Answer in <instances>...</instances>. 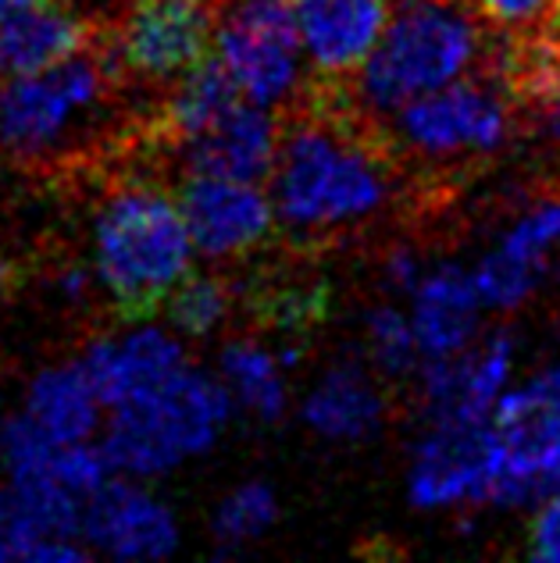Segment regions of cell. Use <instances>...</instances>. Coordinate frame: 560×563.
<instances>
[{"label": "cell", "instance_id": "26", "mask_svg": "<svg viewBox=\"0 0 560 563\" xmlns=\"http://www.w3.org/2000/svg\"><path fill=\"white\" fill-rule=\"evenodd\" d=\"M550 268H539V264H528L504 254L499 246H493L475 268H471V282H475V292L485 310H496V314H510L521 303H528L542 286Z\"/></svg>", "mask_w": 560, "mask_h": 563}, {"label": "cell", "instance_id": "20", "mask_svg": "<svg viewBox=\"0 0 560 563\" xmlns=\"http://www.w3.org/2000/svg\"><path fill=\"white\" fill-rule=\"evenodd\" d=\"M22 413L54 442L100 439V428L108 421V407L83 357L40 367L25 385Z\"/></svg>", "mask_w": 560, "mask_h": 563}, {"label": "cell", "instance_id": "33", "mask_svg": "<svg viewBox=\"0 0 560 563\" xmlns=\"http://www.w3.org/2000/svg\"><path fill=\"white\" fill-rule=\"evenodd\" d=\"M425 268H429V261H425L415 246H393L386 254V261H382V282H386L389 292L410 296L421 282Z\"/></svg>", "mask_w": 560, "mask_h": 563}, {"label": "cell", "instance_id": "15", "mask_svg": "<svg viewBox=\"0 0 560 563\" xmlns=\"http://www.w3.org/2000/svg\"><path fill=\"white\" fill-rule=\"evenodd\" d=\"M307 68L326 82L353 79L393 19V0H293Z\"/></svg>", "mask_w": 560, "mask_h": 563}, {"label": "cell", "instance_id": "19", "mask_svg": "<svg viewBox=\"0 0 560 563\" xmlns=\"http://www.w3.org/2000/svg\"><path fill=\"white\" fill-rule=\"evenodd\" d=\"M304 424L329 442H364L386 421V396L372 361L343 357L321 372L300 407Z\"/></svg>", "mask_w": 560, "mask_h": 563}, {"label": "cell", "instance_id": "37", "mask_svg": "<svg viewBox=\"0 0 560 563\" xmlns=\"http://www.w3.org/2000/svg\"><path fill=\"white\" fill-rule=\"evenodd\" d=\"M8 514V488H4V482H0V517Z\"/></svg>", "mask_w": 560, "mask_h": 563}, {"label": "cell", "instance_id": "7", "mask_svg": "<svg viewBox=\"0 0 560 563\" xmlns=\"http://www.w3.org/2000/svg\"><path fill=\"white\" fill-rule=\"evenodd\" d=\"M499 482L493 507H539L560 493V361L499 396L493 410Z\"/></svg>", "mask_w": 560, "mask_h": 563}, {"label": "cell", "instance_id": "1", "mask_svg": "<svg viewBox=\"0 0 560 563\" xmlns=\"http://www.w3.org/2000/svg\"><path fill=\"white\" fill-rule=\"evenodd\" d=\"M268 183L278 225L300 240L367 225L396 197L389 146L329 108H304L283 129Z\"/></svg>", "mask_w": 560, "mask_h": 563}, {"label": "cell", "instance_id": "38", "mask_svg": "<svg viewBox=\"0 0 560 563\" xmlns=\"http://www.w3.org/2000/svg\"><path fill=\"white\" fill-rule=\"evenodd\" d=\"M396 4H407V0H396Z\"/></svg>", "mask_w": 560, "mask_h": 563}, {"label": "cell", "instance_id": "14", "mask_svg": "<svg viewBox=\"0 0 560 563\" xmlns=\"http://www.w3.org/2000/svg\"><path fill=\"white\" fill-rule=\"evenodd\" d=\"M79 357L108 410L157 393L189 364L183 339L151 321H129L125 332L97 335Z\"/></svg>", "mask_w": 560, "mask_h": 563}, {"label": "cell", "instance_id": "32", "mask_svg": "<svg viewBox=\"0 0 560 563\" xmlns=\"http://www.w3.org/2000/svg\"><path fill=\"white\" fill-rule=\"evenodd\" d=\"M51 289H54L57 300L68 303V307L90 303L94 296L100 292L94 264L90 261H68V264H62V268L51 275Z\"/></svg>", "mask_w": 560, "mask_h": 563}, {"label": "cell", "instance_id": "23", "mask_svg": "<svg viewBox=\"0 0 560 563\" xmlns=\"http://www.w3.org/2000/svg\"><path fill=\"white\" fill-rule=\"evenodd\" d=\"M278 521V496L268 482H243L215 507L211 542L218 553H240L264 539V531Z\"/></svg>", "mask_w": 560, "mask_h": 563}, {"label": "cell", "instance_id": "29", "mask_svg": "<svg viewBox=\"0 0 560 563\" xmlns=\"http://www.w3.org/2000/svg\"><path fill=\"white\" fill-rule=\"evenodd\" d=\"M521 86L539 125V136L560 154V57H553V62H536L521 76Z\"/></svg>", "mask_w": 560, "mask_h": 563}, {"label": "cell", "instance_id": "3", "mask_svg": "<svg viewBox=\"0 0 560 563\" xmlns=\"http://www.w3.org/2000/svg\"><path fill=\"white\" fill-rule=\"evenodd\" d=\"M479 11L471 0H407L386 33L353 71L350 103L364 122H386L415 97L471 76L485 54Z\"/></svg>", "mask_w": 560, "mask_h": 563}, {"label": "cell", "instance_id": "25", "mask_svg": "<svg viewBox=\"0 0 560 563\" xmlns=\"http://www.w3.org/2000/svg\"><path fill=\"white\" fill-rule=\"evenodd\" d=\"M367 335V361L382 378H415L421 367V350L410 310H400L396 303H378L364 321Z\"/></svg>", "mask_w": 560, "mask_h": 563}, {"label": "cell", "instance_id": "13", "mask_svg": "<svg viewBox=\"0 0 560 563\" xmlns=\"http://www.w3.org/2000/svg\"><path fill=\"white\" fill-rule=\"evenodd\" d=\"M514 372V335L496 329L479 335L468 350L453 357L421 361L418 399L425 424L436 421H490L499 396L510 389Z\"/></svg>", "mask_w": 560, "mask_h": 563}, {"label": "cell", "instance_id": "34", "mask_svg": "<svg viewBox=\"0 0 560 563\" xmlns=\"http://www.w3.org/2000/svg\"><path fill=\"white\" fill-rule=\"evenodd\" d=\"M76 4L90 14V19H108V22H118L122 14L132 8V4H140V0H76Z\"/></svg>", "mask_w": 560, "mask_h": 563}, {"label": "cell", "instance_id": "9", "mask_svg": "<svg viewBox=\"0 0 560 563\" xmlns=\"http://www.w3.org/2000/svg\"><path fill=\"white\" fill-rule=\"evenodd\" d=\"M226 0H140L114 22L108 47L129 79L172 86L215 51Z\"/></svg>", "mask_w": 560, "mask_h": 563}, {"label": "cell", "instance_id": "11", "mask_svg": "<svg viewBox=\"0 0 560 563\" xmlns=\"http://www.w3.org/2000/svg\"><path fill=\"white\" fill-rule=\"evenodd\" d=\"M175 200L183 207L194 250L204 261L254 254L278 229L272 192L261 183L183 172Z\"/></svg>", "mask_w": 560, "mask_h": 563}, {"label": "cell", "instance_id": "21", "mask_svg": "<svg viewBox=\"0 0 560 563\" xmlns=\"http://www.w3.org/2000/svg\"><path fill=\"white\" fill-rule=\"evenodd\" d=\"M218 375H222L226 389L232 393L235 410H243L250 421L275 424L286 418L289 407L286 364L278 361L275 350L257 343V339L235 335L222 346Z\"/></svg>", "mask_w": 560, "mask_h": 563}, {"label": "cell", "instance_id": "36", "mask_svg": "<svg viewBox=\"0 0 560 563\" xmlns=\"http://www.w3.org/2000/svg\"><path fill=\"white\" fill-rule=\"evenodd\" d=\"M29 4H36V0H0V14H11V11L29 8Z\"/></svg>", "mask_w": 560, "mask_h": 563}, {"label": "cell", "instance_id": "35", "mask_svg": "<svg viewBox=\"0 0 560 563\" xmlns=\"http://www.w3.org/2000/svg\"><path fill=\"white\" fill-rule=\"evenodd\" d=\"M11 286H14V261L0 250V300L11 292Z\"/></svg>", "mask_w": 560, "mask_h": 563}, {"label": "cell", "instance_id": "10", "mask_svg": "<svg viewBox=\"0 0 560 563\" xmlns=\"http://www.w3.org/2000/svg\"><path fill=\"white\" fill-rule=\"evenodd\" d=\"M496 482H499V439L493 418L425 424L407 467L410 507L425 514L493 507Z\"/></svg>", "mask_w": 560, "mask_h": 563}, {"label": "cell", "instance_id": "16", "mask_svg": "<svg viewBox=\"0 0 560 563\" xmlns=\"http://www.w3.org/2000/svg\"><path fill=\"white\" fill-rule=\"evenodd\" d=\"M283 118L272 108L240 100L211 129L179 143L183 172L268 183L278 161V146H283Z\"/></svg>", "mask_w": 560, "mask_h": 563}, {"label": "cell", "instance_id": "22", "mask_svg": "<svg viewBox=\"0 0 560 563\" xmlns=\"http://www.w3.org/2000/svg\"><path fill=\"white\" fill-rule=\"evenodd\" d=\"M240 90L229 79L215 54H208L197 68H189L183 79L168 86L165 108H161V129L168 132L175 143L194 140L197 132L211 129L232 103H240Z\"/></svg>", "mask_w": 560, "mask_h": 563}, {"label": "cell", "instance_id": "12", "mask_svg": "<svg viewBox=\"0 0 560 563\" xmlns=\"http://www.w3.org/2000/svg\"><path fill=\"white\" fill-rule=\"evenodd\" d=\"M179 517L140 478L114 474L86 499L83 542L94 556H111L125 563L168 560L179 550Z\"/></svg>", "mask_w": 560, "mask_h": 563}, {"label": "cell", "instance_id": "18", "mask_svg": "<svg viewBox=\"0 0 560 563\" xmlns=\"http://www.w3.org/2000/svg\"><path fill=\"white\" fill-rule=\"evenodd\" d=\"M407 300L421 361L453 357L482 335L485 307L475 292V282H471V268H464V264H429Z\"/></svg>", "mask_w": 560, "mask_h": 563}, {"label": "cell", "instance_id": "2", "mask_svg": "<svg viewBox=\"0 0 560 563\" xmlns=\"http://www.w3.org/2000/svg\"><path fill=\"white\" fill-rule=\"evenodd\" d=\"M194 257L179 200L154 183L118 186L94 211L90 264L105 300L125 324L154 318L194 272Z\"/></svg>", "mask_w": 560, "mask_h": 563}, {"label": "cell", "instance_id": "8", "mask_svg": "<svg viewBox=\"0 0 560 563\" xmlns=\"http://www.w3.org/2000/svg\"><path fill=\"white\" fill-rule=\"evenodd\" d=\"M215 57L243 100L286 108L304 90L307 57L300 47L293 0H229L218 14Z\"/></svg>", "mask_w": 560, "mask_h": 563}, {"label": "cell", "instance_id": "30", "mask_svg": "<svg viewBox=\"0 0 560 563\" xmlns=\"http://www.w3.org/2000/svg\"><path fill=\"white\" fill-rule=\"evenodd\" d=\"M557 4L560 0H471V8L479 11V19H485L496 29H507V33L539 25Z\"/></svg>", "mask_w": 560, "mask_h": 563}, {"label": "cell", "instance_id": "31", "mask_svg": "<svg viewBox=\"0 0 560 563\" xmlns=\"http://www.w3.org/2000/svg\"><path fill=\"white\" fill-rule=\"evenodd\" d=\"M528 556L560 563V493L539 503L532 525H528Z\"/></svg>", "mask_w": 560, "mask_h": 563}, {"label": "cell", "instance_id": "17", "mask_svg": "<svg viewBox=\"0 0 560 563\" xmlns=\"http://www.w3.org/2000/svg\"><path fill=\"white\" fill-rule=\"evenodd\" d=\"M97 22L76 0H36L0 14V79L29 76L94 47Z\"/></svg>", "mask_w": 560, "mask_h": 563}, {"label": "cell", "instance_id": "5", "mask_svg": "<svg viewBox=\"0 0 560 563\" xmlns=\"http://www.w3.org/2000/svg\"><path fill=\"white\" fill-rule=\"evenodd\" d=\"M122 76L111 47H86L68 62L0 79V157L19 165L62 157L90 136Z\"/></svg>", "mask_w": 560, "mask_h": 563}, {"label": "cell", "instance_id": "24", "mask_svg": "<svg viewBox=\"0 0 560 563\" xmlns=\"http://www.w3.org/2000/svg\"><path fill=\"white\" fill-rule=\"evenodd\" d=\"M161 310L179 339H211L232 314V289L211 272H189Z\"/></svg>", "mask_w": 560, "mask_h": 563}, {"label": "cell", "instance_id": "4", "mask_svg": "<svg viewBox=\"0 0 560 563\" xmlns=\"http://www.w3.org/2000/svg\"><path fill=\"white\" fill-rule=\"evenodd\" d=\"M232 413L235 404L222 375L186 364L157 393L108 410V421L100 428V446H105L114 474L151 482L183 467L186 461L211 453Z\"/></svg>", "mask_w": 560, "mask_h": 563}, {"label": "cell", "instance_id": "28", "mask_svg": "<svg viewBox=\"0 0 560 563\" xmlns=\"http://www.w3.org/2000/svg\"><path fill=\"white\" fill-rule=\"evenodd\" d=\"M90 556L83 539L54 536L11 514L0 517V563H79Z\"/></svg>", "mask_w": 560, "mask_h": 563}, {"label": "cell", "instance_id": "27", "mask_svg": "<svg viewBox=\"0 0 560 563\" xmlns=\"http://www.w3.org/2000/svg\"><path fill=\"white\" fill-rule=\"evenodd\" d=\"M496 246L518 261L550 268V257L560 250V189L547 192V197L514 218V225L499 235Z\"/></svg>", "mask_w": 560, "mask_h": 563}, {"label": "cell", "instance_id": "6", "mask_svg": "<svg viewBox=\"0 0 560 563\" xmlns=\"http://www.w3.org/2000/svg\"><path fill=\"white\" fill-rule=\"evenodd\" d=\"M393 146L421 161H482L514 136V103L496 82L464 76L386 118Z\"/></svg>", "mask_w": 560, "mask_h": 563}]
</instances>
